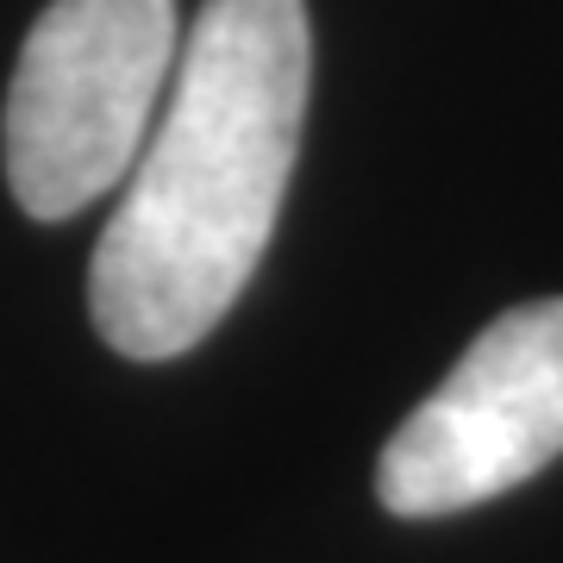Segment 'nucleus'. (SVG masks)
<instances>
[{
	"instance_id": "7ed1b4c3",
	"label": "nucleus",
	"mask_w": 563,
	"mask_h": 563,
	"mask_svg": "<svg viewBox=\"0 0 563 563\" xmlns=\"http://www.w3.org/2000/svg\"><path fill=\"white\" fill-rule=\"evenodd\" d=\"M563 457V295L507 307L383 444L376 495L395 520H444Z\"/></svg>"
},
{
	"instance_id": "f257e3e1",
	"label": "nucleus",
	"mask_w": 563,
	"mask_h": 563,
	"mask_svg": "<svg viewBox=\"0 0 563 563\" xmlns=\"http://www.w3.org/2000/svg\"><path fill=\"white\" fill-rule=\"evenodd\" d=\"M307 81V0H207L195 13L88 269L95 332L120 357H181L232 313L295 176Z\"/></svg>"
},
{
	"instance_id": "f03ea898",
	"label": "nucleus",
	"mask_w": 563,
	"mask_h": 563,
	"mask_svg": "<svg viewBox=\"0 0 563 563\" xmlns=\"http://www.w3.org/2000/svg\"><path fill=\"white\" fill-rule=\"evenodd\" d=\"M181 57L176 0H51L7 88V188L69 220L132 176Z\"/></svg>"
}]
</instances>
